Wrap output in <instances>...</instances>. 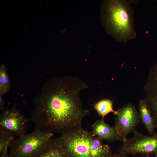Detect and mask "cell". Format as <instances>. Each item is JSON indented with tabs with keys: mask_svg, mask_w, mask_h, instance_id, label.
I'll list each match as a JSON object with an SVG mask.
<instances>
[{
	"mask_svg": "<svg viewBox=\"0 0 157 157\" xmlns=\"http://www.w3.org/2000/svg\"><path fill=\"white\" fill-rule=\"evenodd\" d=\"M87 87L76 77L49 81L34 101L35 107L29 119L35 129L61 134L81 128L83 118L89 110L83 109L78 93Z\"/></svg>",
	"mask_w": 157,
	"mask_h": 157,
	"instance_id": "1",
	"label": "cell"
},
{
	"mask_svg": "<svg viewBox=\"0 0 157 157\" xmlns=\"http://www.w3.org/2000/svg\"><path fill=\"white\" fill-rule=\"evenodd\" d=\"M101 14L106 31L116 41L126 42L135 38L133 10L127 1H105L102 4Z\"/></svg>",
	"mask_w": 157,
	"mask_h": 157,
	"instance_id": "2",
	"label": "cell"
},
{
	"mask_svg": "<svg viewBox=\"0 0 157 157\" xmlns=\"http://www.w3.org/2000/svg\"><path fill=\"white\" fill-rule=\"evenodd\" d=\"M57 140L68 157H111L110 146L82 127L60 134Z\"/></svg>",
	"mask_w": 157,
	"mask_h": 157,
	"instance_id": "3",
	"label": "cell"
},
{
	"mask_svg": "<svg viewBox=\"0 0 157 157\" xmlns=\"http://www.w3.org/2000/svg\"><path fill=\"white\" fill-rule=\"evenodd\" d=\"M53 135L35 129L12 142L9 155L10 157H33L52 138Z\"/></svg>",
	"mask_w": 157,
	"mask_h": 157,
	"instance_id": "4",
	"label": "cell"
},
{
	"mask_svg": "<svg viewBox=\"0 0 157 157\" xmlns=\"http://www.w3.org/2000/svg\"><path fill=\"white\" fill-rule=\"evenodd\" d=\"M133 137L123 142L120 152L133 154H139L146 157L157 153V133L148 136L136 130Z\"/></svg>",
	"mask_w": 157,
	"mask_h": 157,
	"instance_id": "5",
	"label": "cell"
},
{
	"mask_svg": "<svg viewBox=\"0 0 157 157\" xmlns=\"http://www.w3.org/2000/svg\"><path fill=\"white\" fill-rule=\"evenodd\" d=\"M117 111L114 127L117 133V140L123 142L129 133L136 130L140 119L138 112L131 103L124 105Z\"/></svg>",
	"mask_w": 157,
	"mask_h": 157,
	"instance_id": "6",
	"label": "cell"
},
{
	"mask_svg": "<svg viewBox=\"0 0 157 157\" xmlns=\"http://www.w3.org/2000/svg\"><path fill=\"white\" fill-rule=\"evenodd\" d=\"M29 120L14 106L1 114L0 129L19 137L26 134Z\"/></svg>",
	"mask_w": 157,
	"mask_h": 157,
	"instance_id": "7",
	"label": "cell"
},
{
	"mask_svg": "<svg viewBox=\"0 0 157 157\" xmlns=\"http://www.w3.org/2000/svg\"><path fill=\"white\" fill-rule=\"evenodd\" d=\"M144 88L145 99L153 118L154 127L157 128V62L149 69Z\"/></svg>",
	"mask_w": 157,
	"mask_h": 157,
	"instance_id": "8",
	"label": "cell"
},
{
	"mask_svg": "<svg viewBox=\"0 0 157 157\" xmlns=\"http://www.w3.org/2000/svg\"><path fill=\"white\" fill-rule=\"evenodd\" d=\"M93 136H97L101 140L109 142L117 140V133L114 127H111L104 119L98 120L92 126Z\"/></svg>",
	"mask_w": 157,
	"mask_h": 157,
	"instance_id": "9",
	"label": "cell"
},
{
	"mask_svg": "<svg viewBox=\"0 0 157 157\" xmlns=\"http://www.w3.org/2000/svg\"><path fill=\"white\" fill-rule=\"evenodd\" d=\"M138 107L140 121L144 125L148 133L151 135L156 134L153 120L145 99L139 100Z\"/></svg>",
	"mask_w": 157,
	"mask_h": 157,
	"instance_id": "10",
	"label": "cell"
},
{
	"mask_svg": "<svg viewBox=\"0 0 157 157\" xmlns=\"http://www.w3.org/2000/svg\"><path fill=\"white\" fill-rule=\"evenodd\" d=\"M33 157H68L56 138L52 139Z\"/></svg>",
	"mask_w": 157,
	"mask_h": 157,
	"instance_id": "11",
	"label": "cell"
},
{
	"mask_svg": "<svg viewBox=\"0 0 157 157\" xmlns=\"http://www.w3.org/2000/svg\"><path fill=\"white\" fill-rule=\"evenodd\" d=\"M113 103L111 100L109 99H104L101 100L95 104L94 107L98 115L101 116L102 119L108 113L110 112L113 113L116 115L117 110L113 109Z\"/></svg>",
	"mask_w": 157,
	"mask_h": 157,
	"instance_id": "12",
	"label": "cell"
},
{
	"mask_svg": "<svg viewBox=\"0 0 157 157\" xmlns=\"http://www.w3.org/2000/svg\"><path fill=\"white\" fill-rule=\"evenodd\" d=\"M15 136L5 131L0 129V154L8 149Z\"/></svg>",
	"mask_w": 157,
	"mask_h": 157,
	"instance_id": "13",
	"label": "cell"
},
{
	"mask_svg": "<svg viewBox=\"0 0 157 157\" xmlns=\"http://www.w3.org/2000/svg\"><path fill=\"white\" fill-rule=\"evenodd\" d=\"M10 82L6 69L3 65L0 68V95L6 93L9 90Z\"/></svg>",
	"mask_w": 157,
	"mask_h": 157,
	"instance_id": "14",
	"label": "cell"
},
{
	"mask_svg": "<svg viewBox=\"0 0 157 157\" xmlns=\"http://www.w3.org/2000/svg\"><path fill=\"white\" fill-rule=\"evenodd\" d=\"M111 157H129L127 154L124 152H120L119 153L112 154Z\"/></svg>",
	"mask_w": 157,
	"mask_h": 157,
	"instance_id": "15",
	"label": "cell"
},
{
	"mask_svg": "<svg viewBox=\"0 0 157 157\" xmlns=\"http://www.w3.org/2000/svg\"><path fill=\"white\" fill-rule=\"evenodd\" d=\"M8 149H6L3 152L0 154V157H10L8 153Z\"/></svg>",
	"mask_w": 157,
	"mask_h": 157,
	"instance_id": "16",
	"label": "cell"
},
{
	"mask_svg": "<svg viewBox=\"0 0 157 157\" xmlns=\"http://www.w3.org/2000/svg\"><path fill=\"white\" fill-rule=\"evenodd\" d=\"M4 105V101L3 98L2 97L0 96V109L2 110L3 109Z\"/></svg>",
	"mask_w": 157,
	"mask_h": 157,
	"instance_id": "17",
	"label": "cell"
},
{
	"mask_svg": "<svg viewBox=\"0 0 157 157\" xmlns=\"http://www.w3.org/2000/svg\"><path fill=\"white\" fill-rule=\"evenodd\" d=\"M154 157H157V153L155 155V156Z\"/></svg>",
	"mask_w": 157,
	"mask_h": 157,
	"instance_id": "18",
	"label": "cell"
}]
</instances>
